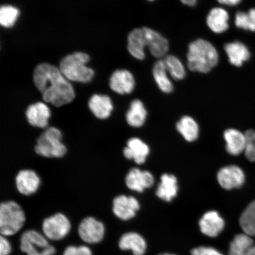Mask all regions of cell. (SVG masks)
I'll return each instance as SVG.
<instances>
[{"instance_id": "cell-1", "label": "cell", "mask_w": 255, "mask_h": 255, "mask_svg": "<svg viewBox=\"0 0 255 255\" xmlns=\"http://www.w3.org/2000/svg\"><path fill=\"white\" fill-rule=\"evenodd\" d=\"M33 79L46 103L60 107L74 100V89L56 66L48 63L40 64L34 69Z\"/></svg>"}, {"instance_id": "cell-2", "label": "cell", "mask_w": 255, "mask_h": 255, "mask_svg": "<svg viewBox=\"0 0 255 255\" xmlns=\"http://www.w3.org/2000/svg\"><path fill=\"white\" fill-rule=\"evenodd\" d=\"M218 60V51L209 41L200 39L190 44L187 65L191 71L208 73L215 68Z\"/></svg>"}, {"instance_id": "cell-3", "label": "cell", "mask_w": 255, "mask_h": 255, "mask_svg": "<svg viewBox=\"0 0 255 255\" xmlns=\"http://www.w3.org/2000/svg\"><path fill=\"white\" fill-rule=\"evenodd\" d=\"M89 61L87 54L76 52L67 56L60 62L59 69L69 81L88 83L94 78L93 70L88 68Z\"/></svg>"}, {"instance_id": "cell-4", "label": "cell", "mask_w": 255, "mask_h": 255, "mask_svg": "<svg viewBox=\"0 0 255 255\" xmlns=\"http://www.w3.org/2000/svg\"><path fill=\"white\" fill-rule=\"evenodd\" d=\"M25 213L13 201L3 202L0 206V232L3 237L14 235L23 228Z\"/></svg>"}, {"instance_id": "cell-5", "label": "cell", "mask_w": 255, "mask_h": 255, "mask_svg": "<svg viewBox=\"0 0 255 255\" xmlns=\"http://www.w3.org/2000/svg\"><path fill=\"white\" fill-rule=\"evenodd\" d=\"M62 139V132L59 129L55 127L48 128L38 139L35 151L44 157L62 158L67 151Z\"/></svg>"}, {"instance_id": "cell-6", "label": "cell", "mask_w": 255, "mask_h": 255, "mask_svg": "<svg viewBox=\"0 0 255 255\" xmlns=\"http://www.w3.org/2000/svg\"><path fill=\"white\" fill-rule=\"evenodd\" d=\"M20 241L21 250L27 255H53L56 253L55 248L36 231L25 232L21 236Z\"/></svg>"}, {"instance_id": "cell-7", "label": "cell", "mask_w": 255, "mask_h": 255, "mask_svg": "<svg viewBox=\"0 0 255 255\" xmlns=\"http://www.w3.org/2000/svg\"><path fill=\"white\" fill-rule=\"evenodd\" d=\"M42 229L44 235L50 240L59 241L68 235L71 224L65 215L57 213L44 220Z\"/></svg>"}, {"instance_id": "cell-8", "label": "cell", "mask_w": 255, "mask_h": 255, "mask_svg": "<svg viewBox=\"0 0 255 255\" xmlns=\"http://www.w3.org/2000/svg\"><path fill=\"white\" fill-rule=\"evenodd\" d=\"M217 178L220 186L227 190L238 189L243 186L245 181L244 171L235 165L222 168L219 171Z\"/></svg>"}, {"instance_id": "cell-9", "label": "cell", "mask_w": 255, "mask_h": 255, "mask_svg": "<svg viewBox=\"0 0 255 255\" xmlns=\"http://www.w3.org/2000/svg\"><path fill=\"white\" fill-rule=\"evenodd\" d=\"M78 233L80 238L87 243L98 244L104 239L105 227L103 223L88 217L81 222Z\"/></svg>"}, {"instance_id": "cell-10", "label": "cell", "mask_w": 255, "mask_h": 255, "mask_svg": "<svg viewBox=\"0 0 255 255\" xmlns=\"http://www.w3.org/2000/svg\"><path fill=\"white\" fill-rule=\"evenodd\" d=\"M139 208L138 201L132 196L121 195L114 200V215L123 221H128L134 218Z\"/></svg>"}, {"instance_id": "cell-11", "label": "cell", "mask_w": 255, "mask_h": 255, "mask_svg": "<svg viewBox=\"0 0 255 255\" xmlns=\"http://www.w3.org/2000/svg\"><path fill=\"white\" fill-rule=\"evenodd\" d=\"M154 178L150 172L142 171L139 168H132L127 174L126 183L130 190L142 193L143 190L152 186Z\"/></svg>"}, {"instance_id": "cell-12", "label": "cell", "mask_w": 255, "mask_h": 255, "mask_svg": "<svg viewBox=\"0 0 255 255\" xmlns=\"http://www.w3.org/2000/svg\"><path fill=\"white\" fill-rule=\"evenodd\" d=\"M144 33L146 47L151 55L157 58L164 57L169 49L168 41L161 34L148 27H142Z\"/></svg>"}, {"instance_id": "cell-13", "label": "cell", "mask_w": 255, "mask_h": 255, "mask_svg": "<svg viewBox=\"0 0 255 255\" xmlns=\"http://www.w3.org/2000/svg\"><path fill=\"white\" fill-rule=\"evenodd\" d=\"M224 220L216 211L207 212L199 222L201 232L210 238H215L221 234L225 228Z\"/></svg>"}, {"instance_id": "cell-14", "label": "cell", "mask_w": 255, "mask_h": 255, "mask_svg": "<svg viewBox=\"0 0 255 255\" xmlns=\"http://www.w3.org/2000/svg\"><path fill=\"white\" fill-rule=\"evenodd\" d=\"M110 87L116 93L125 95L131 93L135 87V80L131 73L127 70H118L110 79Z\"/></svg>"}, {"instance_id": "cell-15", "label": "cell", "mask_w": 255, "mask_h": 255, "mask_svg": "<svg viewBox=\"0 0 255 255\" xmlns=\"http://www.w3.org/2000/svg\"><path fill=\"white\" fill-rule=\"evenodd\" d=\"M16 187L19 192L25 196L36 193L40 185V179L33 170H21L15 178Z\"/></svg>"}, {"instance_id": "cell-16", "label": "cell", "mask_w": 255, "mask_h": 255, "mask_svg": "<svg viewBox=\"0 0 255 255\" xmlns=\"http://www.w3.org/2000/svg\"><path fill=\"white\" fill-rule=\"evenodd\" d=\"M25 116L31 126L44 128L48 126L51 112L46 104L37 103L28 107Z\"/></svg>"}, {"instance_id": "cell-17", "label": "cell", "mask_w": 255, "mask_h": 255, "mask_svg": "<svg viewBox=\"0 0 255 255\" xmlns=\"http://www.w3.org/2000/svg\"><path fill=\"white\" fill-rule=\"evenodd\" d=\"M147 144L138 138H130L124 149V155L127 159H133L136 164H142L146 161L149 153Z\"/></svg>"}, {"instance_id": "cell-18", "label": "cell", "mask_w": 255, "mask_h": 255, "mask_svg": "<svg viewBox=\"0 0 255 255\" xmlns=\"http://www.w3.org/2000/svg\"><path fill=\"white\" fill-rule=\"evenodd\" d=\"M88 105L92 113L100 120L108 119L114 108L111 98L104 95H94L89 100Z\"/></svg>"}, {"instance_id": "cell-19", "label": "cell", "mask_w": 255, "mask_h": 255, "mask_svg": "<svg viewBox=\"0 0 255 255\" xmlns=\"http://www.w3.org/2000/svg\"><path fill=\"white\" fill-rule=\"evenodd\" d=\"M226 151L232 155H239L245 152L247 138L245 133L238 129L230 128L224 132Z\"/></svg>"}, {"instance_id": "cell-20", "label": "cell", "mask_w": 255, "mask_h": 255, "mask_svg": "<svg viewBox=\"0 0 255 255\" xmlns=\"http://www.w3.org/2000/svg\"><path fill=\"white\" fill-rule=\"evenodd\" d=\"M119 247L123 251H131L133 255H143L146 250L145 239L135 232H129L123 235Z\"/></svg>"}, {"instance_id": "cell-21", "label": "cell", "mask_w": 255, "mask_h": 255, "mask_svg": "<svg viewBox=\"0 0 255 255\" xmlns=\"http://www.w3.org/2000/svg\"><path fill=\"white\" fill-rule=\"evenodd\" d=\"M145 47V39L143 28H135L130 31L128 37V49L130 55L136 59H144Z\"/></svg>"}, {"instance_id": "cell-22", "label": "cell", "mask_w": 255, "mask_h": 255, "mask_svg": "<svg viewBox=\"0 0 255 255\" xmlns=\"http://www.w3.org/2000/svg\"><path fill=\"white\" fill-rule=\"evenodd\" d=\"M229 255H255V245L251 236L245 233L236 235L231 242Z\"/></svg>"}, {"instance_id": "cell-23", "label": "cell", "mask_w": 255, "mask_h": 255, "mask_svg": "<svg viewBox=\"0 0 255 255\" xmlns=\"http://www.w3.org/2000/svg\"><path fill=\"white\" fill-rule=\"evenodd\" d=\"M178 189L177 178L172 174H164L161 175L156 194L159 199L170 202L177 195Z\"/></svg>"}, {"instance_id": "cell-24", "label": "cell", "mask_w": 255, "mask_h": 255, "mask_svg": "<svg viewBox=\"0 0 255 255\" xmlns=\"http://www.w3.org/2000/svg\"><path fill=\"white\" fill-rule=\"evenodd\" d=\"M229 16L225 9L213 8L207 17V24L210 30L216 33H222L229 28Z\"/></svg>"}, {"instance_id": "cell-25", "label": "cell", "mask_w": 255, "mask_h": 255, "mask_svg": "<svg viewBox=\"0 0 255 255\" xmlns=\"http://www.w3.org/2000/svg\"><path fill=\"white\" fill-rule=\"evenodd\" d=\"M225 50L229 62L235 66H241L244 62L250 58L251 54L248 47L239 41L226 44Z\"/></svg>"}, {"instance_id": "cell-26", "label": "cell", "mask_w": 255, "mask_h": 255, "mask_svg": "<svg viewBox=\"0 0 255 255\" xmlns=\"http://www.w3.org/2000/svg\"><path fill=\"white\" fill-rule=\"evenodd\" d=\"M147 112L144 105L139 100H133L126 115L127 123L130 126L135 128L142 127L145 123Z\"/></svg>"}, {"instance_id": "cell-27", "label": "cell", "mask_w": 255, "mask_h": 255, "mask_svg": "<svg viewBox=\"0 0 255 255\" xmlns=\"http://www.w3.org/2000/svg\"><path fill=\"white\" fill-rule=\"evenodd\" d=\"M164 60H159L153 68V76L160 90L169 94L173 91V85L168 78Z\"/></svg>"}, {"instance_id": "cell-28", "label": "cell", "mask_w": 255, "mask_h": 255, "mask_svg": "<svg viewBox=\"0 0 255 255\" xmlns=\"http://www.w3.org/2000/svg\"><path fill=\"white\" fill-rule=\"evenodd\" d=\"M177 129L188 142L198 138L199 127L196 121L189 116H184L177 124Z\"/></svg>"}, {"instance_id": "cell-29", "label": "cell", "mask_w": 255, "mask_h": 255, "mask_svg": "<svg viewBox=\"0 0 255 255\" xmlns=\"http://www.w3.org/2000/svg\"><path fill=\"white\" fill-rule=\"evenodd\" d=\"M239 223L245 234L255 237V200L249 204L242 213Z\"/></svg>"}, {"instance_id": "cell-30", "label": "cell", "mask_w": 255, "mask_h": 255, "mask_svg": "<svg viewBox=\"0 0 255 255\" xmlns=\"http://www.w3.org/2000/svg\"><path fill=\"white\" fill-rule=\"evenodd\" d=\"M167 71L175 80L183 79L186 76L184 67L180 60L173 55H168L164 60Z\"/></svg>"}, {"instance_id": "cell-31", "label": "cell", "mask_w": 255, "mask_h": 255, "mask_svg": "<svg viewBox=\"0 0 255 255\" xmlns=\"http://www.w3.org/2000/svg\"><path fill=\"white\" fill-rule=\"evenodd\" d=\"M235 24L245 30L255 31V8L248 12L239 11L236 14Z\"/></svg>"}, {"instance_id": "cell-32", "label": "cell", "mask_w": 255, "mask_h": 255, "mask_svg": "<svg viewBox=\"0 0 255 255\" xmlns=\"http://www.w3.org/2000/svg\"><path fill=\"white\" fill-rule=\"evenodd\" d=\"M18 9L11 5H3L0 9V23L4 27H11L17 21Z\"/></svg>"}, {"instance_id": "cell-33", "label": "cell", "mask_w": 255, "mask_h": 255, "mask_svg": "<svg viewBox=\"0 0 255 255\" xmlns=\"http://www.w3.org/2000/svg\"><path fill=\"white\" fill-rule=\"evenodd\" d=\"M245 133L247 138L245 154L249 161H255V130L249 129Z\"/></svg>"}, {"instance_id": "cell-34", "label": "cell", "mask_w": 255, "mask_h": 255, "mask_svg": "<svg viewBox=\"0 0 255 255\" xmlns=\"http://www.w3.org/2000/svg\"><path fill=\"white\" fill-rule=\"evenodd\" d=\"M63 255H92V251L87 247H73L67 248Z\"/></svg>"}, {"instance_id": "cell-35", "label": "cell", "mask_w": 255, "mask_h": 255, "mask_svg": "<svg viewBox=\"0 0 255 255\" xmlns=\"http://www.w3.org/2000/svg\"><path fill=\"white\" fill-rule=\"evenodd\" d=\"M192 255H223L215 249L210 247H200L191 250Z\"/></svg>"}, {"instance_id": "cell-36", "label": "cell", "mask_w": 255, "mask_h": 255, "mask_svg": "<svg viewBox=\"0 0 255 255\" xmlns=\"http://www.w3.org/2000/svg\"><path fill=\"white\" fill-rule=\"evenodd\" d=\"M11 251V245L3 236L0 237V255H9Z\"/></svg>"}, {"instance_id": "cell-37", "label": "cell", "mask_w": 255, "mask_h": 255, "mask_svg": "<svg viewBox=\"0 0 255 255\" xmlns=\"http://www.w3.org/2000/svg\"><path fill=\"white\" fill-rule=\"evenodd\" d=\"M222 4L234 6L237 5L241 2V0H218Z\"/></svg>"}, {"instance_id": "cell-38", "label": "cell", "mask_w": 255, "mask_h": 255, "mask_svg": "<svg viewBox=\"0 0 255 255\" xmlns=\"http://www.w3.org/2000/svg\"><path fill=\"white\" fill-rule=\"evenodd\" d=\"M180 1L185 5L190 6V7H193V6L196 5L198 0H180Z\"/></svg>"}, {"instance_id": "cell-39", "label": "cell", "mask_w": 255, "mask_h": 255, "mask_svg": "<svg viewBox=\"0 0 255 255\" xmlns=\"http://www.w3.org/2000/svg\"><path fill=\"white\" fill-rule=\"evenodd\" d=\"M158 255H175L170 254H159Z\"/></svg>"}, {"instance_id": "cell-40", "label": "cell", "mask_w": 255, "mask_h": 255, "mask_svg": "<svg viewBox=\"0 0 255 255\" xmlns=\"http://www.w3.org/2000/svg\"><path fill=\"white\" fill-rule=\"evenodd\" d=\"M148 1H154V0H148Z\"/></svg>"}]
</instances>
